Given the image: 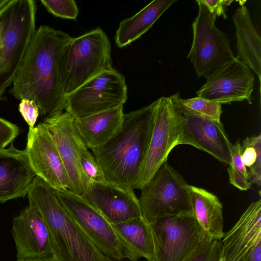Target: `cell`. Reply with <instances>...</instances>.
I'll use <instances>...</instances> for the list:
<instances>
[{"mask_svg": "<svg viewBox=\"0 0 261 261\" xmlns=\"http://www.w3.org/2000/svg\"><path fill=\"white\" fill-rule=\"evenodd\" d=\"M27 196L46 226L56 261H118L100 251L40 177H35Z\"/></svg>", "mask_w": 261, "mask_h": 261, "instance_id": "obj_3", "label": "cell"}, {"mask_svg": "<svg viewBox=\"0 0 261 261\" xmlns=\"http://www.w3.org/2000/svg\"><path fill=\"white\" fill-rule=\"evenodd\" d=\"M16 261H56L53 256L29 259H17Z\"/></svg>", "mask_w": 261, "mask_h": 261, "instance_id": "obj_35", "label": "cell"}, {"mask_svg": "<svg viewBox=\"0 0 261 261\" xmlns=\"http://www.w3.org/2000/svg\"><path fill=\"white\" fill-rule=\"evenodd\" d=\"M148 226L152 261H186L203 243L211 241L192 213L163 216Z\"/></svg>", "mask_w": 261, "mask_h": 261, "instance_id": "obj_6", "label": "cell"}, {"mask_svg": "<svg viewBox=\"0 0 261 261\" xmlns=\"http://www.w3.org/2000/svg\"><path fill=\"white\" fill-rule=\"evenodd\" d=\"M24 150L36 176L54 190H70V181L60 154L41 123L29 127Z\"/></svg>", "mask_w": 261, "mask_h": 261, "instance_id": "obj_14", "label": "cell"}, {"mask_svg": "<svg viewBox=\"0 0 261 261\" xmlns=\"http://www.w3.org/2000/svg\"><path fill=\"white\" fill-rule=\"evenodd\" d=\"M18 110L29 127H34L39 114L36 103L32 100L23 99L19 105Z\"/></svg>", "mask_w": 261, "mask_h": 261, "instance_id": "obj_32", "label": "cell"}, {"mask_svg": "<svg viewBox=\"0 0 261 261\" xmlns=\"http://www.w3.org/2000/svg\"><path fill=\"white\" fill-rule=\"evenodd\" d=\"M71 39L67 33L48 25L36 29L9 93L20 100H33L43 116L64 110L66 96L61 61Z\"/></svg>", "mask_w": 261, "mask_h": 261, "instance_id": "obj_1", "label": "cell"}, {"mask_svg": "<svg viewBox=\"0 0 261 261\" xmlns=\"http://www.w3.org/2000/svg\"><path fill=\"white\" fill-rule=\"evenodd\" d=\"M127 98L125 78L112 68L66 95L65 111L79 119L123 106Z\"/></svg>", "mask_w": 261, "mask_h": 261, "instance_id": "obj_10", "label": "cell"}, {"mask_svg": "<svg viewBox=\"0 0 261 261\" xmlns=\"http://www.w3.org/2000/svg\"><path fill=\"white\" fill-rule=\"evenodd\" d=\"M241 143L239 140L232 145L230 162L228 168L230 183L241 191L250 189L251 182L249 178L247 169L241 155Z\"/></svg>", "mask_w": 261, "mask_h": 261, "instance_id": "obj_26", "label": "cell"}, {"mask_svg": "<svg viewBox=\"0 0 261 261\" xmlns=\"http://www.w3.org/2000/svg\"><path fill=\"white\" fill-rule=\"evenodd\" d=\"M74 120L69 113L62 111L47 116L40 123L60 154L70 181L69 191L82 196L89 181L80 165L79 146L82 139L74 127Z\"/></svg>", "mask_w": 261, "mask_h": 261, "instance_id": "obj_13", "label": "cell"}, {"mask_svg": "<svg viewBox=\"0 0 261 261\" xmlns=\"http://www.w3.org/2000/svg\"><path fill=\"white\" fill-rule=\"evenodd\" d=\"M3 28L0 20V49L3 46Z\"/></svg>", "mask_w": 261, "mask_h": 261, "instance_id": "obj_36", "label": "cell"}, {"mask_svg": "<svg viewBox=\"0 0 261 261\" xmlns=\"http://www.w3.org/2000/svg\"><path fill=\"white\" fill-rule=\"evenodd\" d=\"M180 104L192 112L216 122H221V104L200 97L179 99Z\"/></svg>", "mask_w": 261, "mask_h": 261, "instance_id": "obj_27", "label": "cell"}, {"mask_svg": "<svg viewBox=\"0 0 261 261\" xmlns=\"http://www.w3.org/2000/svg\"><path fill=\"white\" fill-rule=\"evenodd\" d=\"M175 0H154L133 16L122 21L114 37L119 48L125 47L146 33Z\"/></svg>", "mask_w": 261, "mask_h": 261, "instance_id": "obj_24", "label": "cell"}, {"mask_svg": "<svg viewBox=\"0 0 261 261\" xmlns=\"http://www.w3.org/2000/svg\"><path fill=\"white\" fill-rule=\"evenodd\" d=\"M199 11L192 24L193 42L187 58L197 76L207 78L234 56L228 39L215 25L217 16L201 0H197Z\"/></svg>", "mask_w": 261, "mask_h": 261, "instance_id": "obj_9", "label": "cell"}, {"mask_svg": "<svg viewBox=\"0 0 261 261\" xmlns=\"http://www.w3.org/2000/svg\"><path fill=\"white\" fill-rule=\"evenodd\" d=\"M123 106L84 118L74 119V127L82 140L91 150L110 140L120 128Z\"/></svg>", "mask_w": 261, "mask_h": 261, "instance_id": "obj_20", "label": "cell"}, {"mask_svg": "<svg viewBox=\"0 0 261 261\" xmlns=\"http://www.w3.org/2000/svg\"><path fill=\"white\" fill-rule=\"evenodd\" d=\"M240 152L251 184L261 185V135L246 137L241 144Z\"/></svg>", "mask_w": 261, "mask_h": 261, "instance_id": "obj_25", "label": "cell"}, {"mask_svg": "<svg viewBox=\"0 0 261 261\" xmlns=\"http://www.w3.org/2000/svg\"><path fill=\"white\" fill-rule=\"evenodd\" d=\"M111 224L119 239L125 259L138 261L143 257L152 261V238L148 223L142 216Z\"/></svg>", "mask_w": 261, "mask_h": 261, "instance_id": "obj_23", "label": "cell"}, {"mask_svg": "<svg viewBox=\"0 0 261 261\" xmlns=\"http://www.w3.org/2000/svg\"><path fill=\"white\" fill-rule=\"evenodd\" d=\"M201 1L211 13H215L217 16H223L225 18H226L225 7L232 2V1L223 0Z\"/></svg>", "mask_w": 261, "mask_h": 261, "instance_id": "obj_33", "label": "cell"}, {"mask_svg": "<svg viewBox=\"0 0 261 261\" xmlns=\"http://www.w3.org/2000/svg\"><path fill=\"white\" fill-rule=\"evenodd\" d=\"M9 1V0H0V10L3 8Z\"/></svg>", "mask_w": 261, "mask_h": 261, "instance_id": "obj_37", "label": "cell"}, {"mask_svg": "<svg viewBox=\"0 0 261 261\" xmlns=\"http://www.w3.org/2000/svg\"><path fill=\"white\" fill-rule=\"evenodd\" d=\"M35 176L24 149L0 150V203L26 196Z\"/></svg>", "mask_w": 261, "mask_h": 261, "instance_id": "obj_19", "label": "cell"}, {"mask_svg": "<svg viewBox=\"0 0 261 261\" xmlns=\"http://www.w3.org/2000/svg\"><path fill=\"white\" fill-rule=\"evenodd\" d=\"M247 261H261V241L254 247Z\"/></svg>", "mask_w": 261, "mask_h": 261, "instance_id": "obj_34", "label": "cell"}, {"mask_svg": "<svg viewBox=\"0 0 261 261\" xmlns=\"http://www.w3.org/2000/svg\"><path fill=\"white\" fill-rule=\"evenodd\" d=\"M54 191L67 213L102 253L116 260L125 259L112 224L96 209L81 195L68 190Z\"/></svg>", "mask_w": 261, "mask_h": 261, "instance_id": "obj_11", "label": "cell"}, {"mask_svg": "<svg viewBox=\"0 0 261 261\" xmlns=\"http://www.w3.org/2000/svg\"><path fill=\"white\" fill-rule=\"evenodd\" d=\"M220 257V241H207L203 243L186 261H219Z\"/></svg>", "mask_w": 261, "mask_h": 261, "instance_id": "obj_30", "label": "cell"}, {"mask_svg": "<svg viewBox=\"0 0 261 261\" xmlns=\"http://www.w3.org/2000/svg\"><path fill=\"white\" fill-rule=\"evenodd\" d=\"M192 213L207 239L220 241L223 237L222 205L214 194L201 188L189 186Z\"/></svg>", "mask_w": 261, "mask_h": 261, "instance_id": "obj_21", "label": "cell"}, {"mask_svg": "<svg viewBox=\"0 0 261 261\" xmlns=\"http://www.w3.org/2000/svg\"><path fill=\"white\" fill-rule=\"evenodd\" d=\"M196 91L198 97L228 103L250 101L254 77L250 69L234 57L217 69Z\"/></svg>", "mask_w": 261, "mask_h": 261, "instance_id": "obj_15", "label": "cell"}, {"mask_svg": "<svg viewBox=\"0 0 261 261\" xmlns=\"http://www.w3.org/2000/svg\"><path fill=\"white\" fill-rule=\"evenodd\" d=\"M112 68L111 43L101 29L72 37L61 61L62 83L66 96Z\"/></svg>", "mask_w": 261, "mask_h": 261, "instance_id": "obj_5", "label": "cell"}, {"mask_svg": "<svg viewBox=\"0 0 261 261\" xmlns=\"http://www.w3.org/2000/svg\"><path fill=\"white\" fill-rule=\"evenodd\" d=\"M189 186L166 161L141 190L138 199L142 217L151 223L165 215L192 213Z\"/></svg>", "mask_w": 261, "mask_h": 261, "instance_id": "obj_7", "label": "cell"}, {"mask_svg": "<svg viewBox=\"0 0 261 261\" xmlns=\"http://www.w3.org/2000/svg\"><path fill=\"white\" fill-rule=\"evenodd\" d=\"M261 241V200L252 202L234 226L224 233L220 257L224 261H247Z\"/></svg>", "mask_w": 261, "mask_h": 261, "instance_id": "obj_18", "label": "cell"}, {"mask_svg": "<svg viewBox=\"0 0 261 261\" xmlns=\"http://www.w3.org/2000/svg\"><path fill=\"white\" fill-rule=\"evenodd\" d=\"M219 261H224V260L222 258L220 257Z\"/></svg>", "mask_w": 261, "mask_h": 261, "instance_id": "obj_38", "label": "cell"}, {"mask_svg": "<svg viewBox=\"0 0 261 261\" xmlns=\"http://www.w3.org/2000/svg\"><path fill=\"white\" fill-rule=\"evenodd\" d=\"M79 149L81 167L89 182L108 181L100 166L82 140L80 143Z\"/></svg>", "mask_w": 261, "mask_h": 261, "instance_id": "obj_28", "label": "cell"}, {"mask_svg": "<svg viewBox=\"0 0 261 261\" xmlns=\"http://www.w3.org/2000/svg\"><path fill=\"white\" fill-rule=\"evenodd\" d=\"M12 233L17 259L53 256L46 226L39 213L30 205L13 218Z\"/></svg>", "mask_w": 261, "mask_h": 261, "instance_id": "obj_17", "label": "cell"}, {"mask_svg": "<svg viewBox=\"0 0 261 261\" xmlns=\"http://www.w3.org/2000/svg\"><path fill=\"white\" fill-rule=\"evenodd\" d=\"M82 196L111 224L142 217L134 189L109 181L89 182Z\"/></svg>", "mask_w": 261, "mask_h": 261, "instance_id": "obj_16", "label": "cell"}, {"mask_svg": "<svg viewBox=\"0 0 261 261\" xmlns=\"http://www.w3.org/2000/svg\"><path fill=\"white\" fill-rule=\"evenodd\" d=\"M41 3L48 12L56 17L76 20L79 13L74 0H41Z\"/></svg>", "mask_w": 261, "mask_h": 261, "instance_id": "obj_29", "label": "cell"}, {"mask_svg": "<svg viewBox=\"0 0 261 261\" xmlns=\"http://www.w3.org/2000/svg\"><path fill=\"white\" fill-rule=\"evenodd\" d=\"M179 98L176 93L156 100L148 147L135 189L145 187L178 145L177 105Z\"/></svg>", "mask_w": 261, "mask_h": 261, "instance_id": "obj_8", "label": "cell"}, {"mask_svg": "<svg viewBox=\"0 0 261 261\" xmlns=\"http://www.w3.org/2000/svg\"><path fill=\"white\" fill-rule=\"evenodd\" d=\"M156 100L124 114L119 130L91 150L108 181L135 189L146 154Z\"/></svg>", "mask_w": 261, "mask_h": 261, "instance_id": "obj_2", "label": "cell"}, {"mask_svg": "<svg viewBox=\"0 0 261 261\" xmlns=\"http://www.w3.org/2000/svg\"><path fill=\"white\" fill-rule=\"evenodd\" d=\"M36 4L34 0H11L0 10L3 28L0 49V100L12 84L36 30Z\"/></svg>", "mask_w": 261, "mask_h": 261, "instance_id": "obj_4", "label": "cell"}, {"mask_svg": "<svg viewBox=\"0 0 261 261\" xmlns=\"http://www.w3.org/2000/svg\"><path fill=\"white\" fill-rule=\"evenodd\" d=\"M19 133L20 129L16 124L0 117V150L12 143Z\"/></svg>", "mask_w": 261, "mask_h": 261, "instance_id": "obj_31", "label": "cell"}, {"mask_svg": "<svg viewBox=\"0 0 261 261\" xmlns=\"http://www.w3.org/2000/svg\"><path fill=\"white\" fill-rule=\"evenodd\" d=\"M236 28V57L256 73L260 82L261 38L254 28L245 6L239 8L232 16Z\"/></svg>", "mask_w": 261, "mask_h": 261, "instance_id": "obj_22", "label": "cell"}, {"mask_svg": "<svg viewBox=\"0 0 261 261\" xmlns=\"http://www.w3.org/2000/svg\"><path fill=\"white\" fill-rule=\"evenodd\" d=\"M179 99L177 105L178 145L193 146L229 165L232 144L221 122H216L192 112L182 106Z\"/></svg>", "mask_w": 261, "mask_h": 261, "instance_id": "obj_12", "label": "cell"}]
</instances>
